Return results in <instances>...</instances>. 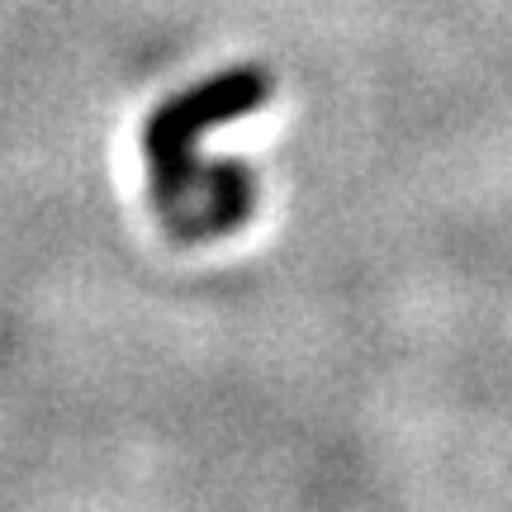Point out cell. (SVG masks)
I'll return each instance as SVG.
<instances>
[{
  "mask_svg": "<svg viewBox=\"0 0 512 512\" xmlns=\"http://www.w3.org/2000/svg\"><path fill=\"white\" fill-rule=\"evenodd\" d=\"M271 95H275V76L261 62H238V67H223V72L185 86L181 95L162 100L157 110L147 114L143 128L147 185H152V204H157L162 219H171L195 190V176H200L204 162L195 143L209 128L266 110Z\"/></svg>",
  "mask_w": 512,
  "mask_h": 512,
  "instance_id": "cell-1",
  "label": "cell"
},
{
  "mask_svg": "<svg viewBox=\"0 0 512 512\" xmlns=\"http://www.w3.org/2000/svg\"><path fill=\"white\" fill-rule=\"evenodd\" d=\"M252 214H256L252 162H242V157H209V162H200L190 200L162 223L171 238L190 247V242H214V238L238 233Z\"/></svg>",
  "mask_w": 512,
  "mask_h": 512,
  "instance_id": "cell-2",
  "label": "cell"
}]
</instances>
